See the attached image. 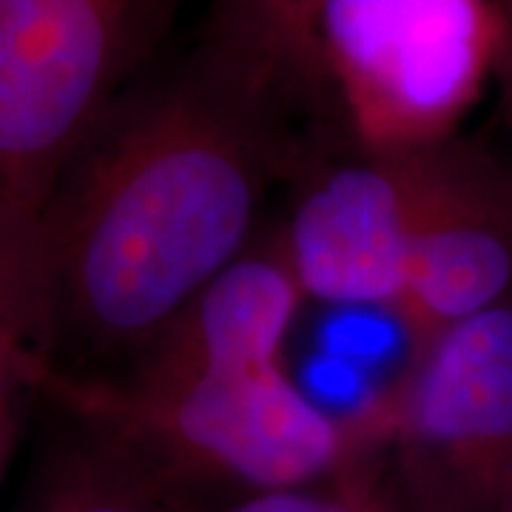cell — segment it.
<instances>
[{"mask_svg":"<svg viewBox=\"0 0 512 512\" xmlns=\"http://www.w3.org/2000/svg\"><path fill=\"white\" fill-rule=\"evenodd\" d=\"M296 117L202 49L134 83L57 180L35 242L32 353L100 376L137 359L245 254Z\"/></svg>","mask_w":512,"mask_h":512,"instance_id":"cell-1","label":"cell"},{"mask_svg":"<svg viewBox=\"0 0 512 512\" xmlns=\"http://www.w3.org/2000/svg\"><path fill=\"white\" fill-rule=\"evenodd\" d=\"M32 387L57 413L117 444L185 512L319 484L382 458L379 396L333 416L299 390L285 365L143 379L35 362Z\"/></svg>","mask_w":512,"mask_h":512,"instance_id":"cell-2","label":"cell"},{"mask_svg":"<svg viewBox=\"0 0 512 512\" xmlns=\"http://www.w3.org/2000/svg\"><path fill=\"white\" fill-rule=\"evenodd\" d=\"M183 0H0V299L32 322L35 242L57 180Z\"/></svg>","mask_w":512,"mask_h":512,"instance_id":"cell-3","label":"cell"},{"mask_svg":"<svg viewBox=\"0 0 512 512\" xmlns=\"http://www.w3.org/2000/svg\"><path fill=\"white\" fill-rule=\"evenodd\" d=\"M319 43L356 148L402 154L456 137L510 52L493 0H325Z\"/></svg>","mask_w":512,"mask_h":512,"instance_id":"cell-4","label":"cell"},{"mask_svg":"<svg viewBox=\"0 0 512 512\" xmlns=\"http://www.w3.org/2000/svg\"><path fill=\"white\" fill-rule=\"evenodd\" d=\"M402 512H495L512 495V299L410 353L379 396Z\"/></svg>","mask_w":512,"mask_h":512,"instance_id":"cell-5","label":"cell"},{"mask_svg":"<svg viewBox=\"0 0 512 512\" xmlns=\"http://www.w3.org/2000/svg\"><path fill=\"white\" fill-rule=\"evenodd\" d=\"M433 148V146H430ZM427 148L362 151L311 165L285 228L276 231L305 299L393 311L419 217Z\"/></svg>","mask_w":512,"mask_h":512,"instance_id":"cell-6","label":"cell"},{"mask_svg":"<svg viewBox=\"0 0 512 512\" xmlns=\"http://www.w3.org/2000/svg\"><path fill=\"white\" fill-rule=\"evenodd\" d=\"M512 299V168L456 137L427 148L396 319L410 353Z\"/></svg>","mask_w":512,"mask_h":512,"instance_id":"cell-7","label":"cell"},{"mask_svg":"<svg viewBox=\"0 0 512 512\" xmlns=\"http://www.w3.org/2000/svg\"><path fill=\"white\" fill-rule=\"evenodd\" d=\"M302 302L305 293L279 234L259 237L117 373L180 379L205 370L285 365V342Z\"/></svg>","mask_w":512,"mask_h":512,"instance_id":"cell-8","label":"cell"},{"mask_svg":"<svg viewBox=\"0 0 512 512\" xmlns=\"http://www.w3.org/2000/svg\"><path fill=\"white\" fill-rule=\"evenodd\" d=\"M322 3L211 0L197 43L299 120L333 97L319 43Z\"/></svg>","mask_w":512,"mask_h":512,"instance_id":"cell-9","label":"cell"},{"mask_svg":"<svg viewBox=\"0 0 512 512\" xmlns=\"http://www.w3.org/2000/svg\"><path fill=\"white\" fill-rule=\"evenodd\" d=\"M57 416L63 427L37 464L23 512H185L117 444Z\"/></svg>","mask_w":512,"mask_h":512,"instance_id":"cell-10","label":"cell"},{"mask_svg":"<svg viewBox=\"0 0 512 512\" xmlns=\"http://www.w3.org/2000/svg\"><path fill=\"white\" fill-rule=\"evenodd\" d=\"M200 512H402V507L387 484L382 458H376L319 484L242 495Z\"/></svg>","mask_w":512,"mask_h":512,"instance_id":"cell-11","label":"cell"},{"mask_svg":"<svg viewBox=\"0 0 512 512\" xmlns=\"http://www.w3.org/2000/svg\"><path fill=\"white\" fill-rule=\"evenodd\" d=\"M32 339L26 316L0 299V481L9 470L20 436L23 399L35 393L32 387Z\"/></svg>","mask_w":512,"mask_h":512,"instance_id":"cell-12","label":"cell"},{"mask_svg":"<svg viewBox=\"0 0 512 512\" xmlns=\"http://www.w3.org/2000/svg\"><path fill=\"white\" fill-rule=\"evenodd\" d=\"M501 72H504V77H507V100H510V111H512V52H507V57H504Z\"/></svg>","mask_w":512,"mask_h":512,"instance_id":"cell-13","label":"cell"},{"mask_svg":"<svg viewBox=\"0 0 512 512\" xmlns=\"http://www.w3.org/2000/svg\"><path fill=\"white\" fill-rule=\"evenodd\" d=\"M504 18L510 26V52H512V0H504Z\"/></svg>","mask_w":512,"mask_h":512,"instance_id":"cell-14","label":"cell"},{"mask_svg":"<svg viewBox=\"0 0 512 512\" xmlns=\"http://www.w3.org/2000/svg\"><path fill=\"white\" fill-rule=\"evenodd\" d=\"M495 512H512V495L510 498H507V501H504V504H501V507H498V510Z\"/></svg>","mask_w":512,"mask_h":512,"instance_id":"cell-15","label":"cell"}]
</instances>
